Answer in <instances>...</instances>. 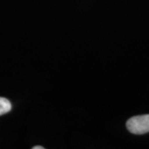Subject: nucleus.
I'll list each match as a JSON object with an SVG mask.
<instances>
[{"instance_id": "obj_1", "label": "nucleus", "mask_w": 149, "mask_h": 149, "mask_svg": "<svg viewBox=\"0 0 149 149\" xmlns=\"http://www.w3.org/2000/svg\"><path fill=\"white\" fill-rule=\"evenodd\" d=\"M126 126L130 133L133 134H144L149 133V114L139 115L129 118Z\"/></svg>"}, {"instance_id": "obj_3", "label": "nucleus", "mask_w": 149, "mask_h": 149, "mask_svg": "<svg viewBox=\"0 0 149 149\" xmlns=\"http://www.w3.org/2000/svg\"><path fill=\"white\" fill-rule=\"evenodd\" d=\"M32 149H44V147H42V146H35L32 148Z\"/></svg>"}, {"instance_id": "obj_2", "label": "nucleus", "mask_w": 149, "mask_h": 149, "mask_svg": "<svg viewBox=\"0 0 149 149\" xmlns=\"http://www.w3.org/2000/svg\"><path fill=\"white\" fill-rule=\"evenodd\" d=\"M11 109H12V104L10 101L6 98L0 97V116L8 113L11 110Z\"/></svg>"}]
</instances>
